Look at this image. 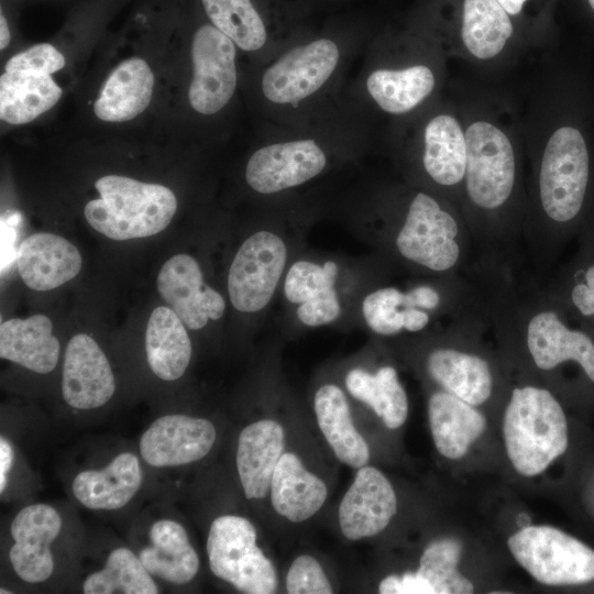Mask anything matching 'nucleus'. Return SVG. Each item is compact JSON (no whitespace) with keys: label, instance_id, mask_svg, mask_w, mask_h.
<instances>
[{"label":"nucleus","instance_id":"1","mask_svg":"<svg viewBox=\"0 0 594 594\" xmlns=\"http://www.w3.org/2000/svg\"><path fill=\"white\" fill-rule=\"evenodd\" d=\"M527 161L522 254L544 276L594 223V73L587 48L538 55L520 96Z\"/></svg>","mask_w":594,"mask_h":594},{"label":"nucleus","instance_id":"2","mask_svg":"<svg viewBox=\"0 0 594 594\" xmlns=\"http://www.w3.org/2000/svg\"><path fill=\"white\" fill-rule=\"evenodd\" d=\"M447 90L463 118L468 160L460 210L485 279L520 275L527 161L520 96L503 81L470 75Z\"/></svg>","mask_w":594,"mask_h":594},{"label":"nucleus","instance_id":"3","mask_svg":"<svg viewBox=\"0 0 594 594\" xmlns=\"http://www.w3.org/2000/svg\"><path fill=\"white\" fill-rule=\"evenodd\" d=\"M402 206L392 242L403 262L435 276H475L473 242L453 202L418 187Z\"/></svg>","mask_w":594,"mask_h":594},{"label":"nucleus","instance_id":"4","mask_svg":"<svg viewBox=\"0 0 594 594\" xmlns=\"http://www.w3.org/2000/svg\"><path fill=\"white\" fill-rule=\"evenodd\" d=\"M439 38L448 57L463 62L477 77L497 81L543 52L496 0H461L452 24Z\"/></svg>","mask_w":594,"mask_h":594},{"label":"nucleus","instance_id":"5","mask_svg":"<svg viewBox=\"0 0 594 594\" xmlns=\"http://www.w3.org/2000/svg\"><path fill=\"white\" fill-rule=\"evenodd\" d=\"M503 435L508 459L524 476L543 472L569 443L561 404L548 388L529 384L513 388Z\"/></svg>","mask_w":594,"mask_h":594},{"label":"nucleus","instance_id":"6","mask_svg":"<svg viewBox=\"0 0 594 594\" xmlns=\"http://www.w3.org/2000/svg\"><path fill=\"white\" fill-rule=\"evenodd\" d=\"M99 198L88 201L84 215L89 226L105 237L125 241L163 231L177 210V199L168 187L122 175L96 180Z\"/></svg>","mask_w":594,"mask_h":594},{"label":"nucleus","instance_id":"7","mask_svg":"<svg viewBox=\"0 0 594 594\" xmlns=\"http://www.w3.org/2000/svg\"><path fill=\"white\" fill-rule=\"evenodd\" d=\"M417 128L416 168L422 188L460 209L468 160L466 134L460 109L447 88L426 107Z\"/></svg>","mask_w":594,"mask_h":594},{"label":"nucleus","instance_id":"8","mask_svg":"<svg viewBox=\"0 0 594 594\" xmlns=\"http://www.w3.org/2000/svg\"><path fill=\"white\" fill-rule=\"evenodd\" d=\"M256 540V529L248 518L238 515L215 518L206 542L209 568L215 576L239 592L272 594L277 588L276 570Z\"/></svg>","mask_w":594,"mask_h":594},{"label":"nucleus","instance_id":"9","mask_svg":"<svg viewBox=\"0 0 594 594\" xmlns=\"http://www.w3.org/2000/svg\"><path fill=\"white\" fill-rule=\"evenodd\" d=\"M448 58L438 38L409 62L373 69L366 78V90L384 113L410 116L443 94Z\"/></svg>","mask_w":594,"mask_h":594},{"label":"nucleus","instance_id":"10","mask_svg":"<svg viewBox=\"0 0 594 594\" xmlns=\"http://www.w3.org/2000/svg\"><path fill=\"white\" fill-rule=\"evenodd\" d=\"M515 560L546 585H575L594 580V550L546 525L525 526L508 538Z\"/></svg>","mask_w":594,"mask_h":594},{"label":"nucleus","instance_id":"11","mask_svg":"<svg viewBox=\"0 0 594 594\" xmlns=\"http://www.w3.org/2000/svg\"><path fill=\"white\" fill-rule=\"evenodd\" d=\"M287 262L284 240L272 231L251 234L237 251L228 274L231 305L254 314L272 300Z\"/></svg>","mask_w":594,"mask_h":594},{"label":"nucleus","instance_id":"12","mask_svg":"<svg viewBox=\"0 0 594 594\" xmlns=\"http://www.w3.org/2000/svg\"><path fill=\"white\" fill-rule=\"evenodd\" d=\"M194 76L188 89L191 108L201 114L220 111L237 87L235 46L215 25L197 29L191 43Z\"/></svg>","mask_w":594,"mask_h":594},{"label":"nucleus","instance_id":"13","mask_svg":"<svg viewBox=\"0 0 594 594\" xmlns=\"http://www.w3.org/2000/svg\"><path fill=\"white\" fill-rule=\"evenodd\" d=\"M339 58V47L329 38L294 47L265 70L263 95L274 103H296L324 85Z\"/></svg>","mask_w":594,"mask_h":594},{"label":"nucleus","instance_id":"14","mask_svg":"<svg viewBox=\"0 0 594 594\" xmlns=\"http://www.w3.org/2000/svg\"><path fill=\"white\" fill-rule=\"evenodd\" d=\"M217 439L215 425L205 418L168 414L156 418L139 441L141 459L150 466L175 468L204 459Z\"/></svg>","mask_w":594,"mask_h":594},{"label":"nucleus","instance_id":"15","mask_svg":"<svg viewBox=\"0 0 594 594\" xmlns=\"http://www.w3.org/2000/svg\"><path fill=\"white\" fill-rule=\"evenodd\" d=\"M62 527L58 510L45 503L26 505L15 514L10 525L9 561L20 580L36 584L51 578L55 568L51 548Z\"/></svg>","mask_w":594,"mask_h":594},{"label":"nucleus","instance_id":"16","mask_svg":"<svg viewBox=\"0 0 594 594\" xmlns=\"http://www.w3.org/2000/svg\"><path fill=\"white\" fill-rule=\"evenodd\" d=\"M326 164L323 150L311 139L274 143L251 155L245 179L255 191L270 195L312 179Z\"/></svg>","mask_w":594,"mask_h":594},{"label":"nucleus","instance_id":"17","mask_svg":"<svg viewBox=\"0 0 594 594\" xmlns=\"http://www.w3.org/2000/svg\"><path fill=\"white\" fill-rule=\"evenodd\" d=\"M163 300L190 330H200L219 320L226 310L220 293L207 285L195 257L179 253L168 258L156 278Z\"/></svg>","mask_w":594,"mask_h":594},{"label":"nucleus","instance_id":"18","mask_svg":"<svg viewBox=\"0 0 594 594\" xmlns=\"http://www.w3.org/2000/svg\"><path fill=\"white\" fill-rule=\"evenodd\" d=\"M114 392V375L99 344L86 333L72 337L63 363L65 403L78 410L96 409L106 405Z\"/></svg>","mask_w":594,"mask_h":594},{"label":"nucleus","instance_id":"19","mask_svg":"<svg viewBox=\"0 0 594 594\" xmlns=\"http://www.w3.org/2000/svg\"><path fill=\"white\" fill-rule=\"evenodd\" d=\"M397 512L395 491L387 477L373 466L358 469L339 506V525L349 540L383 531Z\"/></svg>","mask_w":594,"mask_h":594},{"label":"nucleus","instance_id":"20","mask_svg":"<svg viewBox=\"0 0 594 594\" xmlns=\"http://www.w3.org/2000/svg\"><path fill=\"white\" fill-rule=\"evenodd\" d=\"M140 458L130 451L117 454L101 469L77 473L72 483L76 501L92 510H117L127 506L143 485Z\"/></svg>","mask_w":594,"mask_h":594},{"label":"nucleus","instance_id":"21","mask_svg":"<svg viewBox=\"0 0 594 594\" xmlns=\"http://www.w3.org/2000/svg\"><path fill=\"white\" fill-rule=\"evenodd\" d=\"M426 370L443 391L475 407L486 403L493 394L491 362L474 350L457 344L436 346L426 358Z\"/></svg>","mask_w":594,"mask_h":594},{"label":"nucleus","instance_id":"22","mask_svg":"<svg viewBox=\"0 0 594 594\" xmlns=\"http://www.w3.org/2000/svg\"><path fill=\"white\" fill-rule=\"evenodd\" d=\"M78 249L65 238L38 232L26 237L16 252V268L23 283L36 292L57 288L80 272Z\"/></svg>","mask_w":594,"mask_h":594},{"label":"nucleus","instance_id":"23","mask_svg":"<svg viewBox=\"0 0 594 594\" xmlns=\"http://www.w3.org/2000/svg\"><path fill=\"white\" fill-rule=\"evenodd\" d=\"M338 265L327 261L323 265L310 261H297L288 270L284 280L285 298L298 305L296 316L308 327L333 322L341 314L336 292Z\"/></svg>","mask_w":594,"mask_h":594},{"label":"nucleus","instance_id":"24","mask_svg":"<svg viewBox=\"0 0 594 594\" xmlns=\"http://www.w3.org/2000/svg\"><path fill=\"white\" fill-rule=\"evenodd\" d=\"M284 429L275 420H257L241 430L235 464L248 499H261L267 495L273 473L284 453Z\"/></svg>","mask_w":594,"mask_h":594},{"label":"nucleus","instance_id":"25","mask_svg":"<svg viewBox=\"0 0 594 594\" xmlns=\"http://www.w3.org/2000/svg\"><path fill=\"white\" fill-rule=\"evenodd\" d=\"M138 554L150 574L176 585L193 581L200 566L187 530L170 518L151 525L147 542Z\"/></svg>","mask_w":594,"mask_h":594},{"label":"nucleus","instance_id":"26","mask_svg":"<svg viewBox=\"0 0 594 594\" xmlns=\"http://www.w3.org/2000/svg\"><path fill=\"white\" fill-rule=\"evenodd\" d=\"M61 345L53 334L51 319L36 314L12 318L0 324V358L31 372L47 374L59 360Z\"/></svg>","mask_w":594,"mask_h":594},{"label":"nucleus","instance_id":"27","mask_svg":"<svg viewBox=\"0 0 594 594\" xmlns=\"http://www.w3.org/2000/svg\"><path fill=\"white\" fill-rule=\"evenodd\" d=\"M153 88L154 74L148 64L140 57L125 59L105 81L94 112L107 122L132 120L148 107Z\"/></svg>","mask_w":594,"mask_h":594},{"label":"nucleus","instance_id":"28","mask_svg":"<svg viewBox=\"0 0 594 594\" xmlns=\"http://www.w3.org/2000/svg\"><path fill=\"white\" fill-rule=\"evenodd\" d=\"M428 419L438 452L451 460L465 455L486 427L485 417L475 406L443 389L429 397Z\"/></svg>","mask_w":594,"mask_h":594},{"label":"nucleus","instance_id":"29","mask_svg":"<svg viewBox=\"0 0 594 594\" xmlns=\"http://www.w3.org/2000/svg\"><path fill=\"white\" fill-rule=\"evenodd\" d=\"M271 502L275 512L293 522L312 517L324 504V482L310 473L298 455L284 452L271 481Z\"/></svg>","mask_w":594,"mask_h":594},{"label":"nucleus","instance_id":"30","mask_svg":"<svg viewBox=\"0 0 594 594\" xmlns=\"http://www.w3.org/2000/svg\"><path fill=\"white\" fill-rule=\"evenodd\" d=\"M191 352L185 323L169 307H156L145 330V353L151 371L163 381H176L185 374Z\"/></svg>","mask_w":594,"mask_h":594},{"label":"nucleus","instance_id":"31","mask_svg":"<svg viewBox=\"0 0 594 594\" xmlns=\"http://www.w3.org/2000/svg\"><path fill=\"white\" fill-rule=\"evenodd\" d=\"M314 407L318 426L336 457L354 469L366 465L370 449L352 421L342 389L334 384L321 386L315 394Z\"/></svg>","mask_w":594,"mask_h":594},{"label":"nucleus","instance_id":"32","mask_svg":"<svg viewBox=\"0 0 594 594\" xmlns=\"http://www.w3.org/2000/svg\"><path fill=\"white\" fill-rule=\"evenodd\" d=\"M579 254L539 286L565 314L594 319V223L585 229Z\"/></svg>","mask_w":594,"mask_h":594},{"label":"nucleus","instance_id":"33","mask_svg":"<svg viewBox=\"0 0 594 594\" xmlns=\"http://www.w3.org/2000/svg\"><path fill=\"white\" fill-rule=\"evenodd\" d=\"M62 88L48 74L4 72L0 76V119L9 124H25L53 108Z\"/></svg>","mask_w":594,"mask_h":594},{"label":"nucleus","instance_id":"34","mask_svg":"<svg viewBox=\"0 0 594 594\" xmlns=\"http://www.w3.org/2000/svg\"><path fill=\"white\" fill-rule=\"evenodd\" d=\"M345 386L354 398L370 406L387 428L397 429L406 421L408 398L393 366H382L375 374L353 369L345 376Z\"/></svg>","mask_w":594,"mask_h":594},{"label":"nucleus","instance_id":"35","mask_svg":"<svg viewBox=\"0 0 594 594\" xmlns=\"http://www.w3.org/2000/svg\"><path fill=\"white\" fill-rule=\"evenodd\" d=\"M85 594H156L160 588L139 554L128 547L114 548L103 566L82 582Z\"/></svg>","mask_w":594,"mask_h":594},{"label":"nucleus","instance_id":"36","mask_svg":"<svg viewBox=\"0 0 594 594\" xmlns=\"http://www.w3.org/2000/svg\"><path fill=\"white\" fill-rule=\"evenodd\" d=\"M212 25L243 51H256L266 42V28L251 0H201Z\"/></svg>","mask_w":594,"mask_h":594},{"label":"nucleus","instance_id":"37","mask_svg":"<svg viewBox=\"0 0 594 594\" xmlns=\"http://www.w3.org/2000/svg\"><path fill=\"white\" fill-rule=\"evenodd\" d=\"M462 544L453 538L430 542L424 550L416 571L429 582L435 594H469L474 591L472 582L459 570Z\"/></svg>","mask_w":594,"mask_h":594},{"label":"nucleus","instance_id":"38","mask_svg":"<svg viewBox=\"0 0 594 594\" xmlns=\"http://www.w3.org/2000/svg\"><path fill=\"white\" fill-rule=\"evenodd\" d=\"M404 292L394 286L381 287L367 294L362 314L369 328L380 336H395L404 330Z\"/></svg>","mask_w":594,"mask_h":594},{"label":"nucleus","instance_id":"39","mask_svg":"<svg viewBox=\"0 0 594 594\" xmlns=\"http://www.w3.org/2000/svg\"><path fill=\"white\" fill-rule=\"evenodd\" d=\"M289 594H330L332 586L320 563L309 554L297 557L286 575Z\"/></svg>","mask_w":594,"mask_h":594},{"label":"nucleus","instance_id":"40","mask_svg":"<svg viewBox=\"0 0 594 594\" xmlns=\"http://www.w3.org/2000/svg\"><path fill=\"white\" fill-rule=\"evenodd\" d=\"M64 66V55L53 45L41 43L12 56L6 64V72H37L52 75Z\"/></svg>","mask_w":594,"mask_h":594},{"label":"nucleus","instance_id":"41","mask_svg":"<svg viewBox=\"0 0 594 594\" xmlns=\"http://www.w3.org/2000/svg\"><path fill=\"white\" fill-rule=\"evenodd\" d=\"M378 592L382 594H435L429 582L417 572L384 578L378 585Z\"/></svg>","mask_w":594,"mask_h":594},{"label":"nucleus","instance_id":"42","mask_svg":"<svg viewBox=\"0 0 594 594\" xmlns=\"http://www.w3.org/2000/svg\"><path fill=\"white\" fill-rule=\"evenodd\" d=\"M14 461V450L8 438L0 437V493L3 494Z\"/></svg>","mask_w":594,"mask_h":594},{"label":"nucleus","instance_id":"43","mask_svg":"<svg viewBox=\"0 0 594 594\" xmlns=\"http://www.w3.org/2000/svg\"><path fill=\"white\" fill-rule=\"evenodd\" d=\"M503 8L504 10L509 14L512 15L513 18H515L516 20H518L522 25H525L521 21H520V16L522 14H526V9L529 4V1L530 0H496ZM528 30V29H527ZM529 31V30H528ZM535 37V36H534ZM539 43V42H538Z\"/></svg>","mask_w":594,"mask_h":594},{"label":"nucleus","instance_id":"44","mask_svg":"<svg viewBox=\"0 0 594 594\" xmlns=\"http://www.w3.org/2000/svg\"><path fill=\"white\" fill-rule=\"evenodd\" d=\"M10 40H11V33L8 25V21L3 12H1L0 14V48L1 50L6 48L8 44L10 43Z\"/></svg>","mask_w":594,"mask_h":594},{"label":"nucleus","instance_id":"45","mask_svg":"<svg viewBox=\"0 0 594 594\" xmlns=\"http://www.w3.org/2000/svg\"><path fill=\"white\" fill-rule=\"evenodd\" d=\"M584 1L588 10V13H591L594 16V0H584Z\"/></svg>","mask_w":594,"mask_h":594},{"label":"nucleus","instance_id":"46","mask_svg":"<svg viewBox=\"0 0 594 594\" xmlns=\"http://www.w3.org/2000/svg\"><path fill=\"white\" fill-rule=\"evenodd\" d=\"M0 593H1V594H7V593H12V591H8V588L1 587V588H0Z\"/></svg>","mask_w":594,"mask_h":594}]
</instances>
